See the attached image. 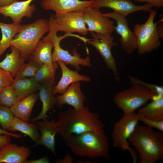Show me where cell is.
<instances>
[{"label":"cell","instance_id":"obj_1","mask_svg":"<svg viewBox=\"0 0 163 163\" xmlns=\"http://www.w3.org/2000/svg\"><path fill=\"white\" fill-rule=\"evenodd\" d=\"M56 121L57 133L64 139L74 134L87 132H104V125L99 114L84 107L80 110L68 108L58 114Z\"/></svg>","mask_w":163,"mask_h":163},{"label":"cell","instance_id":"obj_2","mask_svg":"<svg viewBox=\"0 0 163 163\" xmlns=\"http://www.w3.org/2000/svg\"><path fill=\"white\" fill-rule=\"evenodd\" d=\"M138 153L139 163H156L163 159V133L137 125L128 139Z\"/></svg>","mask_w":163,"mask_h":163},{"label":"cell","instance_id":"obj_3","mask_svg":"<svg viewBox=\"0 0 163 163\" xmlns=\"http://www.w3.org/2000/svg\"><path fill=\"white\" fill-rule=\"evenodd\" d=\"M64 140L67 146L78 156L107 160L110 158L109 142L104 131L72 135Z\"/></svg>","mask_w":163,"mask_h":163},{"label":"cell","instance_id":"obj_4","mask_svg":"<svg viewBox=\"0 0 163 163\" xmlns=\"http://www.w3.org/2000/svg\"><path fill=\"white\" fill-rule=\"evenodd\" d=\"M49 30V21L46 19H39L32 23L24 24L11 40L10 47L19 50L22 57L27 61L38 41Z\"/></svg>","mask_w":163,"mask_h":163},{"label":"cell","instance_id":"obj_5","mask_svg":"<svg viewBox=\"0 0 163 163\" xmlns=\"http://www.w3.org/2000/svg\"><path fill=\"white\" fill-rule=\"evenodd\" d=\"M132 85L129 88L117 93L113 98L114 104L123 113H134L157 96L155 92L142 83Z\"/></svg>","mask_w":163,"mask_h":163},{"label":"cell","instance_id":"obj_6","mask_svg":"<svg viewBox=\"0 0 163 163\" xmlns=\"http://www.w3.org/2000/svg\"><path fill=\"white\" fill-rule=\"evenodd\" d=\"M150 14L144 23L136 24L133 28L137 38V49L139 55L150 53L158 48L161 44L158 28V23L154 21L157 11L151 9Z\"/></svg>","mask_w":163,"mask_h":163},{"label":"cell","instance_id":"obj_7","mask_svg":"<svg viewBox=\"0 0 163 163\" xmlns=\"http://www.w3.org/2000/svg\"><path fill=\"white\" fill-rule=\"evenodd\" d=\"M139 121L137 113H123V117L114 124L112 130V145L123 151H128L131 155L134 163L138 158L135 150L131 148L128 139L133 132Z\"/></svg>","mask_w":163,"mask_h":163},{"label":"cell","instance_id":"obj_8","mask_svg":"<svg viewBox=\"0 0 163 163\" xmlns=\"http://www.w3.org/2000/svg\"><path fill=\"white\" fill-rule=\"evenodd\" d=\"M54 23H50V30L48 34L44 39L51 40L54 45V50L52 53V60L53 63L58 61L63 62L66 65L69 64L74 66L77 71L81 69L80 65L90 67L91 66L90 57L87 56L85 58H82L76 48L72 50V54H70L67 50L62 49L60 46L61 40L67 36L65 35L58 37Z\"/></svg>","mask_w":163,"mask_h":163},{"label":"cell","instance_id":"obj_9","mask_svg":"<svg viewBox=\"0 0 163 163\" xmlns=\"http://www.w3.org/2000/svg\"><path fill=\"white\" fill-rule=\"evenodd\" d=\"M93 38L86 42L94 47L103 58L107 68L111 70L116 81L120 82L116 62L111 52L112 48L117 44L111 34H101L90 32Z\"/></svg>","mask_w":163,"mask_h":163},{"label":"cell","instance_id":"obj_10","mask_svg":"<svg viewBox=\"0 0 163 163\" xmlns=\"http://www.w3.org/2000/svg\"><path fill=\"white\" fill-rule=\"evenodd\" d=\"M56 29L66 34L72 35L77 32L83 36L88 33L84 16L83 10L73 11L65 14L53 15Z\"/></svg>","mask_w":163,"mask_h":163},{"label":"cell","instance_id":"obj_11","mask_svg":"<svg viewBox=\"0 0 163 163\" xmlns=\"http://www.w3.org/2000/svg\"><path fill=\"white\" fill-rule=\"evenodd\" d=\"M102 14L116 21L114 30L120 36L122 48L127 54H132L137 49V38L135 33L129 29L126 17L114 11Z\"/></svg>","mask_w":163,"mask_h":163},{"label":"cell","instance_id":"obj_12","mask_svg":"<svg viewBox=\"0 0 163 163\" xmlns=\"http://www.w3.org/2000/svg\"><path fill=\"white\" fill-rule=\"evenodd\" d=\"M83 13L88 31L101 34H111L114 30V21L104 16L100 9L88 7L83 10Z\"/></svg>","mask_w":163,"mask_h":163},{"label":"cell","instance_id":"obj_13","mask_svg":"<svg viewBox=\"0 0 163 163\" xmlns=\"http://www.w3.org/2000/svg\"><path fill=\"white\" fill-rule=\"evenodd\" d=\"M89 7L98 9L108 8L125 17L136 11L149 12L152 7L147 3L141 5H136L130 0H94L93 3Z\"/></svg>","mask_w":163,"mask_h":163},{"label":"cell","instance_id":"obj_14","mask_svg":"<svg viewBox=\"0 0 163 163\" xmlns=\"http://www.w3.org/2000/svg\"><path fill=\"white\" fill-rule=\"evenodd\" d=\"M94 0H43L40 2L42 8L52 10L56 14L83 10L92 5Z\"/></svg>","mask_w":163,"mask_h":163},{"label":"cell","instance_id":"obj_15","mask_svg":"<svg viewBox=\"0 0 163 163\" xmlns=\"http://www.w3.org/2000/svg\"><path fill=\"white\" fill-rule=\"evenodd\" d=\"M55 83V78L49 79L40 84L38 89L39 96L42 104L41 112L37 116L30 120L34 123L40 120L47 119V113L54 107L56 103V98L52 92V88Z\"/></svg>","mask_w":163,"mask_h":163},{"label":"cell","instance_id":"obj_16","mask_svg":"<svg viewBox=\"0 0 163 163\" xmlns=\"http://www.w3.org/2000/svg\"><path fill=\"white\" fill-rule=\"evenodd\" d=\"M33 0L18 1L8 6L1 7L0 14L4 16L5 18H11L13 23L20 24L23 17H31L35 10V5H30Z\"/></svg>","mask_w":163,"mask_h":163},{"label":"cell","instance_id":"obj_17","mask_svg":"<svg viewBox=\"0 0 163 163\" xmlns=\"http://www.w3.org/2000/svg\"><path fill=\"white\" fill-rule=\"evenodd\" d=\"M56 105L59 108L63 105H70L76 110H80L84 107V103L86 99L82 92L80 81L72 84L62 94L56 97Z\"/></svg>","mask_w":163,"mask_h":163},{"label":"cell","instance_id":"obj_18","mask_svg":"<svg viewBox=\"0 0 163 163\" xmlns=\"http://www.w3.org/2000/svg\"><path fill=\"white\" fill-rule=\"evenodd\" d=\"M56 62L61 68L62 76L58 84L53 86L52 92L54 95L62 94L72 84L75 82L82 81L89 82L91 81L89 77L71 70L63 62L58 61Z\"/></svg>","mask_w":163,"mask_h":163},{"label":"cell","instance_id":"obj_19","mask_svg":"<svg viewBox=\"0 0 163 163\" xmlns=\"http://www.w3.org/2000/svg\"><path fill=\"white\" fill-rule=\"evenodd\" d=\"M40 133V137L38 142L34 147L38 145H43L56 155L55 137L57 132L56 121L53 120L48 121L47 120L35 122Z\"/></svg>","mask_w":163,"mask_h":163},{"label":"cell","instance_id":"obj_20","mask_svg":"<svg viewBox=\"0 0 163 163\" xmlns=\"http://www.w3.org/2000/svg\"><path fill=\"white\" fill-rule=\"evenodd\" d=\"M30 154L29 148L10 142L0 149V163H25Z\"/></svg>","mask_w":163,"mask_h":163},{"label":"cell","instance_id":"obj_21","mask_svg":"<svg viewBox=\"0 0 163 163\" xmlns=\"http://www.w3.org/2000/svg\"><path fill=\"white\" fill-rule=\"evenodd\" d=\"M38 97L34 93L17 101L9 107L14 116L24 121L30 120L32 110Z\"/></svg>","mask_w":163,"mask_h":163},{"label":"cell","instance_id":"obj_22","mask_svg":"<svg viewBox=\"0 0 163 163\" xmlns=\"http://www.w3.org/2000/svg\"><path fill=\"white\" fill-rule=\"evenodd\" d=\"M54 45L50 40L43 38L37 45L29 58V60L34 61L40 65L52 64V50Z\"/></svg>","mask_w":163,"mask_h":163},{"label":"cell","instance_id":"obj_23","mask_svg":"<svg viewBox=\"0 0 163 163\" xmlns=\"http://www.w3.org/2000/svg\"><path fill=\"white\" fill-rule=\"evenodd\" d=\"M10 49L11 53H6L5 58L0 62V68L9 72L14 78L24 66L25 61L19 50L13 46H11Z\"/></svg>","mask_w":163,"mask_h":163},{"label":"cell","instance_id":"obj_24","mask_svg":"<svg viewBox=\"0 0 163 163\" xmlns=\"http://www.w3.org/2000/svg\"><path fill=\"white\" fill-rule=\"evenodd\" d=\"M40 85L31 77L14 78L12 85L16 92L18 101L38 91Z\"/></svg>","mask_w":163,"mask_h":163},{"label":"cell","instance_id":"obj_25","mask_svg":"<svg viewBox=\"0 0 163 163\" xmlns=\"http://www.w3.org/2000/svg\"><path fill=\"white\" fill-rule=\"evenodd\" d=\"M8 131H19L29 136L35 144L38 142L40 137L38 129L35 123H30L14 117Z\"/></svg>","mask_w":163,"mask_h":163},{"label":"cell","instance_id":"obj_26","mask_svg":"<svg viewBox=\"0 0 163 163\" xmlns=\"http://www.w3.org/2000/svg\"><path fill=\"white\" fill-rule=\"evenodd\" d=\"M24 24L13 23L8 24L0 22L2 38L0 40V57L9 47L15 35L20 31Z\"/></svg>","mask_w":163,"mask_h":163},{"label":"cell","instance_id":"obj_27","mask_svg":"<svg viewBox=\"0 0 163 163\" xmlns=\"http://www.w3.org/2000/svg\"><path fill=\"white\" fill-rule=\"evenodd\" d=\"M137 113L152 120L163 121V96L139 108Z\"/></svg>","mask_w":163,"mask_h":163},{"label":"cell","instance_id":"obj_28","mask_svg":"<svg viewBox=\"0 0 163 163\" xmlns=\"http://www.w3.org/2000/svg\"><path fill=\"white\" fill-rule=\"evenodd\" d=\"M58 67L57 62L52 64H42L35 75L32 78L40 85L49 79L54 78L56 71Z\"/></svg>","mask_w":163,"mask_h":163},{"label":"cell","instance_id":"obj_29","mask_svg":"<svg viewBox=\"0 0 163 163\" xmlns=\"http://www.w3.org/2000/svg\"><path fill=\"white\" fill-rule=\"evenodd\" d=\"M17 101V94L12 85L6 86L0 91V105L10 107Z\"/></svg>","mask_w":163,"mask_h":163},{"label":"cell","instance_id":"obj_30","mask_svg":"<svg viewBox=\"0 0 163 163\" xmlns=\"http://www.w3.org/2000/svg\"><path fill=\"white\" fill-rule=\"evenodd\" d=\"M41 65L34 61L29 60L28 62L25 64L14 79L33 77L35 75Z\"/></svg>","mask_w":163,"mask_h":163},{"label":"cell","instance_id":"obj_31","mask_svg":"<svg viewBox=\"0 0 163 163\" xmlns=\"http://www.w3.org/2000/svg\"><path fill=\"white\" fill-rule=\"evenodd\" d=\"M14 117L9 107L0 105V125L3 130L8 131Z\"/></svg>","mask_w":163,"mask_h":163},{"label":"cell","instance_id":"obj_32","mask_svg":"<svg viewBox=\"0 0 163 163\" xmlns=\"http://www.w3.org/2000/svg\"><path fill=\"white\" fill-rule=\"evenodd\" d=\"M128 78L130 79V82L131 84L136 83H141L155 92L157 94V96L155 97L153 100L157 99L163 96V87L162 86L149 84L133 76H129Z\"/></svg>","mask_w":163,"mask_h":163},{"label":"cell","instance_id":"obj_33","mask_svg":"<svg viewBox=\"0 0 163 163\" xmlns=\"http://www.w3.org/2000/svg\"><path fill=\"white\" fill-rule=\"evenodd\" d=\"M14 79L9 72L0 68V91L6 86L12 85Z\"/></svg>","mask_w":163,"mask_h":163},{"label":"cell","instance_id":"obj_34","mask_svg":"<svg viewBox=\"0 0 163 163\" xmlns=\"http://www.w3.org/2000/svg\"><path fill=\"white\" fill-rule=\"evenodd\" d=\"M139 121H141L148 127L157 129L160 131L163 132V121H157L148 119L145 117L137 113Z\"/></svg>","mask_w":163,"mask_h":163},{"label":"cell","instance_id":"obj_35","mask_svg":"<svg viewBox=\"0 0 163 163\" xmlns=\"http://www.w3.org/2000/svg\"><path fill=\"white\" fill-rule=\"evenodd\" d=\"M137 2H145L153 7L160 9L163 7V0H132Z\"/></svg>","mask_w":163,"mask_h":163},{"label":"cell","instance_id":"obj_36","mask_svg":"<svg viewBox=\"0 0 163 163\" xmlns=\"http://www.w3.org/2000/svg\"><path fill=\"white\" fill-rule=\"evenodd\" d=\"M11 136L8 134L0 135V149L11 141Z\"/></svg>","mask_w":163,"mask_h":163},{"label":"cell","instance_id":"obj_37","mask_svg":"<svg viewBox=\"0 0 163 163\" xmlns=\"http://www.w3.org/2000/svg\"><path fill=\"white\" fill-rule=\"evenodd\" d=\"M49 158L46 156H44L40 158L34 160H27L25 163H49Z\"/></svg>","mask_w":163,"mask_h":163},{"label":"cell","instance_id":"obj_38","mask_svg":"<svg viewBox=\"0 0 163 163\" xmlns=\"http://www.w3.org/2000/svg\"><path fill=\"white\" fill-rule=\"evenodd\" d=\"M73 159L70 154L66 155L63 158L57 159L56 162L57 163H72Z\"/></svg>","mask_w":163,"mask_h":163},{"label":"cell","instance_id":"obj_39","mask_svg":"<svg viewBox=\"0 0 163 163\" xmlns=\"http://www.w3.org/2000/svg\"><path fill=\"white\" fill-rule=\"evenodd\" d=\"M4 134H8L16 138H19L22 137L21 135L20 134L9 132L8 131H5L0 128V135Z\"/></svg>","mask_w":163,"mask_h":163},{"label":"cell","instance_id":"obj_40","mask_svg":"<svg viewBox=\"0 0 163 163\" xmlns=\"http://www.w3.org/2000/svg\"><path fill=\"white\" fill-rule=\"evenodd\" d=\"M18 1V0H0V8L8 6Z\"/></svg>","mask_w":163,"mask_h":163},{"label":"cell","instance_id":"obj_41","mask_svg":"<svg viewBox=\"0 0 163 163\" xmlns=\"http://www.w3.org/2000/svg\"><path fill=\"white\" fill-rule=\"evenodd\" d=\"M158 28L159 33V35L160 38H162L163 37V22H161L160 24L157 26Z\"/></svg>","mask_w":163,"mask_h":163}]
</instances>
